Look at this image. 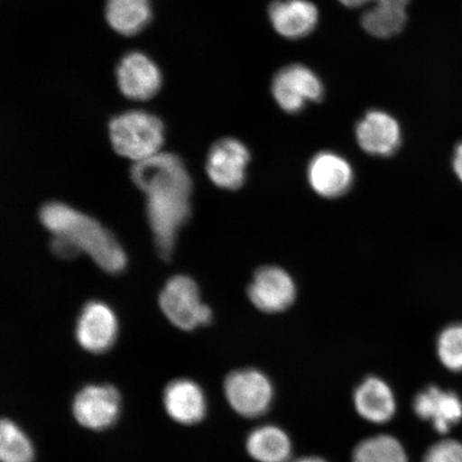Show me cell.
I'll return each instance as SVG.
<instances>
[{
    "mask_svg": "<svg viewBox=\"0 0 462 462\" xmlns=\"http://www.w3.org/2000/svg\"><path fill=\"white\" fill-rule=\"evenodd\" d=\"M247 293L256 309L263 313L276 314L291 308L296 301L297 286L287 271L276 265H267L257 270Z\"/></svg>",
    "mask_w": 462,
    "mask_h": 462,
    "instance_id": "obj_8",
    "label": "cell"
},
{
    "mask_svg": "<svg viewBox=\"0 0 462 462\" xmlns=\"http://www.w3.org/2000/svg\"><path fill=\"white\" fill-rule=\"evenodd\" d=\"M308 179L317 195L323 199H337L350 189L355 171L342 155L323 152L310 160Z\"/></svg>",
    "mask_w": 462,
    "mask_h": 462,
    "instance_id": "obj_11",
    "label": "cell"
},
{
    "mask_svg": "<svg viewBox=\"0 0 462 462\" xmlns=\"http://www.w3.org/2000/svg\"><path fill=\"white\" fill-rule=\"evenodd\" d=\"M294 462H327L325 459L319 457H314V456H310V457H303L301 459H298Z\"/></svg>",
    "mask_w": 462,
    "mask_h": 462,
    "instance_id": "obj_28",
    "label": "cell"
},
{
    "mask_svg": "<svg viewBox=\"0 0 462 462\" xmlns=\"http://www.w3.org/2000/svg\"><path fill=\"white\" fill-rule=\"evenodd\" d=\"M109 137L116 152L140 162L158 153L164 142L163 124L146 112H126L111 120Z\"/></svg>",
    "mask_w": 462,
    "mask_h": 462,
    "instance_id": "obj_3",
    "label": "cell"
},
{
    "mask_svg": "<svg viewBox=\"0 0 462 462\" xmlns=\"http://www.w3.org/2000/svg\"><path fill=\"white\" fill-rule=\"evenodd\" d=\"M40 219L54 236L72 240L106 273L119 274L125 270L126 256L123 248L94 218L60 202H50L40 210Z\"/></svg>",
    "mask_w": 462,
    "mask_h": 462,
    "instance_id": "obj_2",
    "label": "cell"
},
{
    "mask_svg": "<svg viewBox=\"0 0 462 462\" xmlns=\"http://www.w3.org/2000/svg\"><path fill=\"white\" fill-rule=\"evenodd\" d=\"M414 412L429 420L439 433H448L462 420V401L454 392L429 386L413 402Z\"/></svg>",
    "mask_w": 462,
    "mask_h": 462,
    "instance_id": "obj_15",
    "label": "cell"
},
{
    "mask_svg": "<svg viewBox=\"0 0 462 462\" xmlns=\"http://www.w3.org/2000/svg\"><path fill=\"white\" fill-rule=\"evenodd\" d=\"M116 78L123 95L136 101L152 99L162 85L159 68L140 51H133L121 60Z\"/></svg>",
    "mask_w": 462,
    "mask_h": 462,
    "instance_id": "obj_12",
    "label": "cell"
},
{
    "mask_svg": "<svg viewBox=\"0 0 462 462\" xmlns=\"http://www.w3.org/2000/svg\"><path fill=\"white\" fill-rule=\"evenodd\" d=\"M439 359L452 372H462V325L448 326L439 335Z\"/></svg>",
    "mask_w": 462,
    "mask_h": 462,
    "instance_id": "obj_23",
    "label": "cell"
},
{
    "mask_svg": "<svg viewBox=\"0 0 462 462\" xmlns=\"http://www.w3.org/2000/svg\"><path fill=\"white\" fill-rule=\"evenodd\" d=\"M51 251L62 259L77 258L82 251L74 242L65 236H55L51 244Z\"/></svg>",
    "mask_w": 462,
    "mask_h": 462,
    "instance_id": "obj_25",
    "label": "cell"
},
{
    "mask_svg": "<svg viewBox=\"0 0 462 462\" xmlns=\"http://www.w3.org/2000/svg\"><path fill=\"white\" fill-rule=\"evenodd\" d=\"M318 17L316 5L308 0H280L269 7L271 24L287 39L308 36L317 26Z\"/></svg>",
    "mask_w": 462,
    "mask_h": 462,
    "instance_id": "obj_16",
    "label": "cell"
},
{
    "mask_svg": "<svg viewBox=\"0 0 462 462\" xmlns=\"http://www.w3.org/2000/svg\"><path fill=\"white\" fill-rule=\"evenodd\" d=\"M245 446L248 455L258 462H288L291 457V439L284 430L273 425L253 430Z\"/></svg>",
    "mask_w": 462,
    "mask_h": 462,
    "instance_id": "obj_18",
    "label": "cell"
},
{
    "mask_svg": "<svg viewBox=\"0 0 462 462\" xmlns=\"http://www.w3.org/2000/svg\"><path fill=\"white\" fill-rule=\"evenodd\" d=\"M226 401L235 412L246 419L262 417L273 401V386L258 369H240L224 381Z\"/></svg>",
    "mask_w": 462,
    "mask_h": 462,
    "instance_id": "obj_6",
    "label": "cell"
},
{
    "mask_svg": "<svg viewBox=\"0 0 462 462\" xmlns=\"http://www.w3.org/2000/svg\"><path fill=\"white\" fill-rule=\"evenodd\" d=\"M160 305L167 319L183 331L206 327L212 321V310L201 303L199 287L188 276H173L166 282Z\"/></svg>",
    "mask_w": 462,
    "mask_h": 462,
    "instance_id": "obj_4",
    "label": "cell"
},
{
    "mask_svg": "<svg viewBox=\"0 0 462 462\" xmlns=\"http://www.w3.org/2000/svg\"><path fill=\"white\" fill-rule=\"evenodd\" d=\"M163 407L166 414L177 424L194 426L205 420L208 402L198 383L189 378H178L165 386Z\"/></svg>",
    "mask_w": 462,
    "mask_h": 462,
    "instance_id": "obj_13",
    "label": "cell"
},
{
    "mask_svg": "<svg viewBox=\"0 0 462 462\" xmlns=\"http://www.w3.org/2000/svg\"><path fill=\"white\" fill-rule=\"evenodd\" d=\"M131 177L147 194L149 223L155 247L162 259L169 260L175 247L177 231L188 222L192 182L180 158L157 153L137 162Z\"/></svg>",
    "mask_w": 462,
    "mask_h": 462,
    "instance_id": "obj_1",
    "label": "cell"
},
{
    "mask_svg": "<svg viewBox=\"0 0 462 462\" xmlns=\"http://www.w3.org/2000/svg\"><path fill=\"white\" fill-rule=\"evenodd\" d=\"M106 17L116 32L134 36L152 19V7L149 0H107Z\"/></svg>",
    "mask_w": 462,
    "mask_h": 462,
    "instance_id": "obj_19",
    "label": "cell"
},
{
    "mask_svg": "<svg viewBox=\"0 0 462 462\" xmlns=\"http://www.w3.org/2000/svg\"><path fill=\"white\" fill-rule=\"evenodd\" d=\"M36 449L32 439L14 420L5 418L0 424V460L34 462Z\"/></svg>",
    "mask_w": 462,
    "mask_h": 462,
    "instance_id": "obj_21",
    "label": "cell"
},
{
    "mask_svg": "<svg viewBox=\"0 0 462 462\" xmlns=\"http://www.w3.org/2000/svg\"><path fill=\"white\" fill-rule=\"evenodd\" d=\"M273 97L285 112H301L309 102H318L323 97V84L310 68L292 65L282 69L273 84Z\"/></svg>",
    "mask_w": 462,
    "mask_h": 462,
    "instance_id": "obj_7",
    "label": "cell"
},
{
    "mask_svg": "<svg viewBox=\"0 0 462 462\" xmlns=\"http://www.w3.org/2000/svg\"><path fill=\"white\" fill-rule=\"evenodd\" d=\"M118 331L117 317L111 308L102 302L92 301L80 311L75 337L85 351L102 355L112 349Z\"/></svg>",
    "mask_w": 462,
    "mask_h": 462,
    "instance_id": "obj_10",
    "label": "cell"
},
{
    "mask_svg": "<svg viewBox=\"0 0 462 462\" xmlns=\"http://www.w3.org/2000/svg\"><path fill=\"white\" fill-rule=\"evenodd\" d=\"M123 400L116 386L108 383L86 384L74 395L72 415L79 426L103 431L117 423Z\"/></svg>",
    "mask_w": 462,
    "mask_h": 462,
    "instance_id": "obj_5",
    "label": "cell"
},
{
    "mask_svg": "<svg viewBox=\"0 0 462 462\" xmlns=\"http://www.w3.org/2000/svg\"><path fill=\"white\" fill-rule=\"evenodd\" d=\"M453 169L456 173V176L462 182V142L457 144V147L455 149L454 158H453Z\"/></svg>",
    "mask_w": 462,
    "mask_h": 462,
    "instance_id": "obj_27",
    "label": "cell"
},
{
    "mask_svg": "<svg viewBox=\"0 0 462 462\" xmlns=\"http://www.w3.org/2000/svg\"><path fill=\"white\" fill-rule=\"evenodd\" d=\"M423 462H462V443L443 440L427 450Z\"/></svg>",
    "mask_w": 462,
    "mask_h": 462,
    "instance_id": "obj_24",
    "label": "cell"
},
{
    "mask_svg": "<svg viewBox=\"0 0 462 462\" xmlns=\"http://www.w3.org/2000/svg\"><path fill=\"white\" fill-rule=\"evenodd\" d=\"M356 137L364 152L375 157H389L401 147L402 129L390 114L371 111L357 124Z\"/></svg>",
    "mask_w": 462,
    "mask_h": 462,
    "instance_id": "obj_14",
    "label": "cell"
},
{
    "mask_svg": "<svg viewBox=\"0 0 462 462\" xmlns=\"http://www.w3.org/2000/svg\"><path fill=\"white\" fill-rule=\"evenodd\" d=\"M354 402L356 412L371 423H388L396 412L394 394L390 386L377 377L366 378L357 386Z\"/></svg>",
    "mask_w": 462,
    "mask_h": 462,
    "instance_id": "obj_17",
    "label": "cell"
},
{
    "mask_svg": "<svg viewBox=\"0 0 462 462\" xmlns=\"http://www.w3.org/2000/svg\"><path fill=\"white\" fill-rule=\"evenodd\" d=\"M352 462H409L406 450L396 438L374 436L357 444Z\"/></svg>",
    "mask_w": 462,
    "mask_h": 462,
    "instance_id": "obj_22",
    "label": "cell"
},
{
    "mask_svg": "<svg viewBox=\"0 0 462 462\" xmlns=\"http://www.w3.org/2000/svg\"><path fill=\"white\" fill-rule=\"evenodd\" d=\"M406 21L403 5L379 3L363 14L362 26L372 36L385 39L400 33Z\"/></svg>",
    "mask_w": 462,
    "mask_h": 462,
    "instance_id": "obj_20",
    "label": "cell"
},
{
    "mask_svg": "<svg viewBox=\"0 0 462 462\" xmlns=\"http://www.w3.org/2000/svg\"><path fill=\"white\" fill-rule=\"evenodd\" d=\"M251 154L245 143L236 138H223L210 149L207 158V172L217 187L238 189L246 179Z\"/></svg>",
    "mask_w": 462,
    "mask_h": 462,
    "instance_id": "obj_9",
    "label": "cell"
},
{
    "mask_svg": "<svg viewBox=\"0 0 462 462\" xmlns=\"http://www.w3.org/2000/svg\"><path fill=\"white\" fill-rule=\"evenodd\" d=\"M346 7L349 8H359L362 5H366L371 2H374L375 4L379 3H390V4H400L406 5L409 0H339Z\"/></svg>",
    "mask_w": 462,
    "mask_h": 462,
    "instance_id": "obj_26",
    "label": "cell"
}]
</instances>
